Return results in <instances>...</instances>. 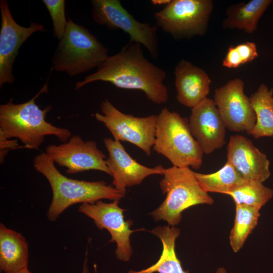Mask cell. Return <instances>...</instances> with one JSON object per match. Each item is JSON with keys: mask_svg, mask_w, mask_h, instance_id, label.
<instances>
[{"mask_svg": "<svg viewBox=\"0 0 273 273\" xmlns=\"http://www.w3.org/2000/svg\"><path fill=\"white\" fill-rule=\"evenodd\" d=\"M166 72L144 56L142 45L129 41L117 53L109 56L97 71L75 84L79 89L97 81L109 82L117 87L143 92L147 99L157 104L168 100V90L163 82Z\"/></svg>", "mask_w": 273, "mask_h": 273, "instance_id": "obj_1", "label": "cell"}, {"mask_svg": "<svg viewBox=\"0 0 273 273\" xmlns=\"http://www.w3.org/2000/svg\"><path fill=\"white\" fill-rule=\"evenodd\" d=\"M34 169L48 180L53 198L47 212L48 219L56 221L69 207L77 203H94L102 199L120 200L124 196L104 180L88 181L69 178L62 174L45 152L33 161Z\"/></svg>", "mask_w": 273, "mask_h": 273, "instance_id": "obj_2", "label": "cell"}, {"mask_svg": "<svg viewBox=\"0 0 273 273\" xmlns=\"http://www.w3.org/2000/svg\"><path fill=\"white\" fill-rule=\"evenodd\" d=\"M46 83L39 92L29 101L14 104L13 100L0 105V132L8 139H18L24 147L38 149L43 143L47 135L56 136L63 143L71 137V131L65 128L52 125L46 120L50 106L40 109L35 99L43 92H47Z\"/></svg>", "mask_w": 273, "mask_h": 273, "instance_id": "obj_3", "label": "cell"}, {"mask_svg": "<svg viewBox=\"0 0 273 273\" xmlns=\"http://www.w3.org/2000/svg\"><path fill=\"white\" fill-rule=\"evenodd\" d=\"M108 49L83 26L68 19L64 34L52 58V68L73 76L98 67Z\"/></svg>", "mask_w": 273, "mask_h": 273, "instance_id": "obj_4", "label": "cell"}, {"mask_svg": "<svg viewBox=\"0 0 273 273\" xmlns=\"http://www.w3.org/2000/svg\"><path fill=\"white\" fill-rule=\"evenodd\" d=\"M159 186L166 197L152 215L155 221H166L175 226L182 218V212L196 205H212L214 200L204 191L189 167H172L165 169Z\"/></svg>", "mask_w": 273, "mask_h": 273, "instance_id": "obj_5", "label": "cell"}, {"mask_svg": "<svg viewBox=\"0 0 273 273\" xmlns=\"http://www.w3.org/2000/svg\"><path fill=\"white\" fill-rule=\"evenodd\" d=\"M153 147L173 166L198 169L202 164L204 153L191 133L189 120L166 107L157 115Z\"/></svg>", "mask_w": 273, "mask_h": 273, "instance_id": "obj_6", "label": "cell"}, {"mask_svg": "<svg viewBox=\"0 0 273 273\" xmlns=\"http://www.w3.org/2000/svg\"><path fill=\"white\" fill-rule=\"evenodd\" d=\"M213 2L210 0H172L154 14L157 25L176 39L203 34Z\"/></svg>", "mask_w": 273, "mask_h": 273, "instance_id": "obj_7", "label": "cell"}, {"mask_svg": "<svg viewBox=\"0 0 273 273\" xmlns=\"http://www.w3.org/2000/svg\"><path fill=\"white\" fill-rule=\"evenodd\" d=\"M92 16L95 22L110 29H120L127 33L129 41L144 46L156 59L159 55L157 28L137 21L119 0H92Z\"/></svg>", "mask_w": 273, "mask_h": 273, "instance_id": "obj_8", "label": "cell"}, {"mask_svg": "<svg viewBox=\"0 0 273 273\" xmlns=\"http://www.w3.org/2000/svg\"><path fill=\"white\" fill-rule=\"evenodd\" d=\"M100 108L102 114L97 112L95 117L105 125L114 140L132 143L150 156L155 140L157 115L138 117L126 114L107 99L102 102Z\"/></svg>", "mask_w": 273, "mask_h": 273, "instance_id": "obj_9", "label": "cell"}, {"mask_svg": "<svg viewBox=\"0 0 273 273\" xmlns=\"http://www.w3.org/2000/svg\"><path fill=\"white\" fill-rule=\"evenodd\" d=\"M45 153L55 163L66 167L69 174L97 170L111 176L106 163V156L98 149L96 142L84 141L79 135H72L59 145L47 146Z\"/></svg>", "mask_w": 273, "mask_h": 273, "instance_id": "obj_10", "label": "cell"}, {"mask_svg": "<svg viewBox=\"0 0 273 273\" xmlns=\"http://www.w3.org/2000/svg\"><path fill=\"white\" fill-rule=\"evenodd\" d=\"M119 200L106 203L99 200L94 203H82L78 211L94 220L97 228L106 229L111 236L110 242L116 245L115 255L121 261H128L132 254L130 237L137 230L130 229L132 222L125 221L123 212L125 210L119 207Z\"/></svg>", "mask_w": 273, "mask_h": 273, "instance_id": "obj_11", "label": "cell"}, {"mask_svg": "<svg viewBox=\"0 0 273 273\" xmlns=\"http://www.w3.org/2000/svg\"><path fill=\"white\" fill-rule=\"evenodd\" d=\"M244 87L241 79H233L215 89L213 100L226 128L251 134L256 123V115L249 98L244 94Z\"/></svg>", "mask_w": 273, "mask_h": 273, "instance_id": "obj_12", "label": "cell"}, {"mask_svg": "<svg viewBox=\"0 0 273 273\" xmlns=\"http://www.w3.org/2000/svg\"><path fill=\"white\" fill-rule=\"evenodd\" d=\"M0 86L15 81L13 65L21 46L34 32L44 31L42 25L32 22L29 27L19 25L13 18L6 0L0 1Z\"/></svg>", "mask_w": 273, "mask_h": 273, "instance_id": "obj_13", "label": "cell"}, {"mask_svg": "<svg viewBox=\"0 0 273 273\" xmlns=\"http://www.w3.org/2000/svg\"><path fill=\"white\" fill-rule=\"evenodd\" d=\"M103 142L108 153L105 161L113 177L112 186L124 196L126 188L141 184L148 176L164 174L166 168L162 165L150 168L140 164L120 141L105 138Z\"/></svg>", "mask_w": 273, "mask_h": 273, "instance_id": "obj_14", "label": "cell"}, {"mask_svg": "<svg viewBox=\"0 0 273 273\" xmlns=\"http://www.w3.org/2000/svg\"><path fill=\"white\" fill-rule=\"evenodd\" d=\"M189 125L203 153L211 154L225 144L226 127L213 100L207 98L192 109Z\"/></svg>", "mask_w": 273, "mask_h": 273, "instance_id": "obj_15", "label": "cell"}, {"mask_svg": "<svg viewBox=\"0 0 273 273\" xmlns=\"http://www.w3.org/2000/svg\"><path fill=\"white\" fill-rule=\"evenodd\" d=\"M227 162L246 180L263 183L270 175L269 161L249 139L232 135L227 146Z\"/></svg>", "mask_w": 273, "mask_h": 273, "instance_id": "obj_16", "label": "cell"}, {"mask_svg": "<svg viewBox=\"0 0 273 273\" xmlns=\"http://www.w3.org/2000/svg\"><path fill=\"white\" fill-rule=\"evenodd\" d=\"M174 74L179 103L192 109L207 98L211 81L204 70L182 59L176 65Z\"/></svg>", "mask_w": 273, "mask_h": 273, "instance_id": "obj_17", "label": "cell"}, {"mask_svg": "<svg viewBox=\"0 0 273 273\" xmlns=\"http://www.w3.org/2000/svg\"><path fill=\"white\" fill-rule=\"evenodd\" d=\"M28 243L20 233L0 224V270L11 273L27 268Z\"/></svg>", "mask_w": 273, "mask_h": 273, "instance_id": "obj_18", "label": "cell"}, {"mask_svg": "<svg viewBox=\"0 0 273 273\" xmlns=\"http://www.w3.org/2000/svg\"><path fill=\"white\" fill-rule=\"evenodd\" d=\"M150 232L161 241L162 251L158 261L151 266L138 271L129 270L125 273H190L184 270L175 251V241L180 231L170 225L157 226Z\"/></svg>", "mask_w": 273, "mask_h": 273, "instance_id": "obj_19", "label": "cell"}, {"mask_svg": "<svg viewBox=\"0 0 273 273\" xmlns=\"http://www.w3.org/2000/svg\"><path fill=\"white\" fill-rule=\"evenodd\" d=\"M272 3L271 0H252L248 3L231 6L227 9L225 28H236L252 34L257 29L258 22Z\"/></svg>", "mask_w": 273, "mask_h": 273, "instance_id": "obj_20", "label": "cell"}, {"mask_svg": "<svg viewBox=\"0 0 273 273\" xmlns=\"http://www.w3.org/2000/svg\"><path fill=\"white\" fill-rule=\"evenodd\" d=\"M249 100L256 118L251 134L255 139L272 136L273 89L261 83Z\"/></svg>", "mask_w": 273, "mask_h": 273, "instance_id": "obj_21", "label": "cell"}, {"mask_svg": "<svg viewBox=\"0 0 273 273\" xmlns=\"http://www.w3.org/2000/svg\"><path fill=\"white\" fill-rule=\"evenodd\" d=\"M194 175L202 189L207 193L228 195L242 184L245 180L229 162L219 170L210 174L194 172Z\"/></svg>", "mask_w": 273, "mask_h": 273, "instance_id": "obj_22", "label": "cell"}, {"mask_svg": "<svg viewBox=\"0 0 273 273\" xmlns=\"http://www.w3.org/2000/svg\"><path fill=\"white\" fill-rule=\"evenodd\" d=\"M260 208L245 205H236V214L229 240L234 252L243 247L249 235L256 226L260 216Z\"/></svg>", "mask_w": 273, "mask_h": 273, "instance_id": "obj_23", "label": "cell"}, {"mask_svg": "<svg viewBox=\"0 0 273 273\" xmlns=\"http://www.w3.org/2000/svg\"><path fill=\"white\" fill-rule=\"evenodd\" d=\"M235 204L245 205L261 209L273 196V190L263 183L246 180L229 193Z\"/></svg>", "mask_w": 273, "mask_h": 273, "instance_id": "obj_24", "label": "cell"}, {"mask_svg": "<svg viewBox=\"0 0 273 273\" xmlns=\"http://www.w3.org/2000/svg\"><path fill=\"white\" fill-rule=\"evenodd\" d=\"M49 12L53 25V34L59 40L63 37L67 21L65 16L64 0H43Z\"/></svg>", "mask_w": 273, "mask_h": 273, "instance_id": "obj_25", "label": "cell"}, {"mask_svg": "<svg viewBox=\"0 0 273 273\" xmlns=\"http://www.w3.org/2000/svg\"><path fill=\"white\" fill-rule=\"evenodd\" d=\"M242 64L250 62L258 56L256 44L246 41L236 46Z\"/></svg>", "mask_w": 273, "mask_h": 273, "instance_id": "obj_26", "label": "cell"}, {"mask_svg": "<svg viewBox=\"0 0 273 273\" xmlns=\"http://www.w3.org/2000/svg\"><path fill=\"white\" fill-rule=\"evenodd\" d=\"M242 65L236 46H230L222 61V65L229 68H236Z\"/></svg>", "mask_w": 273, "mask_h": 273, "instance_id": "obj_27", "label": "cell"}, {"mask_svg": "<svg viewBox=\"0 0 273 273\" xmlns=\"http://www.w3.org/2000/svg\"><path fill=\"white\" fill-rule=\"evenodd\" d=\"M0 132V160L1 163L4 161L5 157L10 150L14 149L18 146L17 140H10Z\"/></svg>", "mask_w": 273, "mask_h": 273, "instance_id": "obj_28", "label": "cell"}, {"mask_svg": "<svg viewBox=\"0 0 273 273\" xmlns=\"http://www.w3.org/2000/svg\"><path fill=\"white\" fill-rule=\"evenodd\" d=\"M87 251H86V254L85 258L83 262L82 271L81 273H88V271H89L88 267V259H87ZM94 267L95 273H97L96 264H94Z\"/></svg>", "mask_w": 273, "mask_h": 273, "instance_id": "obj_29", "label": "cell"}, {"mask_svg": "<svg viewBox=\"0 0 273 273\" xmlns=\"http://www.w3.org/2000/svg\"><path fill=\"white\" fill-rule=\"evenodd\" d=\"M170 0H153L152 3L154 5H167L170 2Z\"/></svg>", "mask_w": 273, "mask_h": 273, "instance_id": "obj_30", "label": "cell"}, {"mask_svg": "<svg viewBox=\"0 0 273 273\" xmlns=\"http://www.w3.org/2000/svg\"><path fill=\"white\" fill-rule=\"evenodd\" d=\"M216 273H228L227 270L223 267H220L216 270Z\"/></svg>", "mask_w": 273, "mask_h": 273, "instance_id": "obj_31", "label": "cell"}, {"mask_svg": "<svg viewBox=\"0 0 273 273\" xmlns=\"http://www.w3.org/2000/svg\"><path fill=\"white\" fill-rule=\"evenodd\" d=\"M11 273H33V272L30 271L27 267V268H25L24 269H21L20 270L16 271V272H11Z\"/></svg>", "mask_w": 273, "mask_h": 273, "instance_id": "obj_32", "label": "cell"}]
</instances>
